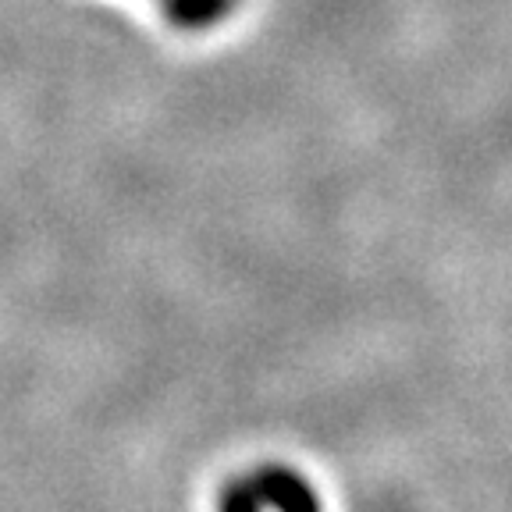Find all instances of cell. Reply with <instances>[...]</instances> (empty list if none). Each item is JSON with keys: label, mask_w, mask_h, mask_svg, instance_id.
I'll list each match as a JSON object with an SVG mask.
<instances>
[{"label": "cell", "mask_w": 512, "mask_h": 512, "mask_svg": "<svg viewBox=\"0 0 512 512\" xmlns=\"http://www.w3.org/2000/svg\"><path fill=\"white\" fill-rule=\"evenodd\" d=\"M249 480H253L260 502L271 505L274 512H320L317 491L299 473L281 470V466H267V470H260Z\"/></svg>", "instance_id": "6da1fadb"}, {"label": "cell", "mask_w": 512, "mask_h": 512, "mask_svg": "<svg viewBox=\"0 0 512 512\" xmlns=\"http://www.w3.org/2000/svg\"><path fill=\"white\" fill-rule=\"evenodd\" d=\"M228 8H232V0H164L168 18L182 29H207Z\"/></svg>", "instance_id": "7a4b0ae2"}, {"label": "cell", "mask_w": 512, "mask_h": 512, "mask_svg": "<svg viewBox=\"0 0 512 512\" xmlns=\"http://www.w3.org/2000/svg\"><path fill=\"white\" fill-rule=\"evenodd\" d=\"M217 512H264V502L256 495L253 480H235V484H228Z\"/></svg>", "instance_id": "3957f363"}]
</instances>
